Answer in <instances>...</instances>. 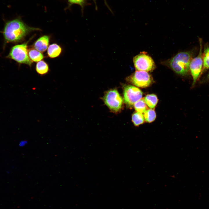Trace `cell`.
<instances>
[{"instance_id":"2","label":"cell","mask_w":209,"mask_h":209,"mask_svg":"<svg viewBox=\"0 0 209 209\" xmlns=\"http://www.w3.org/2000/svg\"><path fill=\"white\" fill-rule=\"evenodd\" d=\"M193 56V53L192 51L181 52L163 63L176 74L185 76L190 71V64Z\"/></svg>"},{"instance_id":"16","label":"cell","mask_w":209,"mask_h":209,"mask_svg":"<svg viewBox=\"0 0 209 209\" xmlns=\"http://www.w3.org/2000/svg\"><path fill=\"white\" fill-rule=\"evenodd\" d=\"M144 115L138 112L134 113L132 115V121L135 126H138L142 124L144 121Z\"/></svg>"},{"instance_id":"7","label":"cell","mask_w":209,"mask_h":209,"mask_svg":"<svg viewBox=\"0 0 209 209\" xmlns=\"http://www.w3.org/2000/svg\"><path fill=\"white\" fill-rule=\"evenodd\" d=\"M199 40L200 48L198 54L197 56L192 58L190 65V71L193 79L192 87L194 86L197 80L201 75L203 66L202 40L200 38Z\"/></svg>"},{"instance_id":"5","label":"cell","mask_w":209,"mask_h":209,"mask_svg":"<svg viewBox=\"0 0 209 209\" xmlns=\"http://www.w3.org/2000/svg\"><path fill=\"white\" fill-rule=\"evenodd\" d=\"M126 80L134 85L143 88L149 86L153 82L152 77L148 72L137 70L128 77Z\"/></svg>"},{"instance_id":"1","label":"cell","mask_w":209,"mask_h":209,"mask_svg":"<svg viewBox=\"0 0 209 209\" xmlns=\"http://www.w3.org/2000/svg\"><path fill=\"white\" fill-rule=\"evenodd\" d=\"M40 30L38 28L29 26L20 18H17L6 23L3 33L7 42H16L23 39L30 32Z\"/></svg>"},{"instance_id":"4","label":"cell","mask_w":209,"mask_h":209,"mask_svg":"<svg viewBox=\"0 0 209 209\" xmlns=\"http://www.w3.org/2000/svg\"><path fill=\"white\" fill-rule=\"evenodd\" d=\"M103 99L105 105L112 112L117 113L122 109L123 99L116 89H112L107 91Z\"/></svg>"},{"instance_id":"17","label":"cell","mask_w":209,"mask_h":209,"mask_svg":"<svg viewBox=\"0 0 209 209\" xmlns=\"http://www.w3.org/2000/svg\"><path fill=\"white\" fill-rule=\"evenodd\" d=\"M144 116L145 120L147 122L150 123L155 120L156 114L153 109H148L144 112Z\"/></svg>"},{"instance_id":"18","label":"cell","mask_w":209,"mask_h":209,"mask_svg":"<svg viewBox=\"0 0 209 209\" xmlns=\"http://www.w3.org/2000/svg\"><path fill=\"white\" fill-rule=\"evenodd\" d=\"M68 1L69 4L68 8L73 4L78 5L81 8L82 12H83L84 7L87 4L86 0H68Z\"/></svg>"},{"instance_id":"14","label":"cell","mask_w":209,"mask_h":209,"mask_svg":"<svg viewBox=\"0 0 209 209\" xmlns=\"http://www.w3.org/2000/svg\"><path fill=\"white\" fill-rule=\"evenodd\" d=\"M49 70L48 64L44 61L41 60L38 62L36 66V70L37 73L41 75L46 74Z\"/></svg>"},{"instance_id":"12","label":"cell","mask_w":209,"mask_h":209,"mask_svg":"<svg viewBox=\"0 0 209 209\" xmlns=\"http://www.w3.org/2000/svg\"><path fill=\"white\" fill-rule=\"evenodd\" d=\"M28 54L30 59L32 62H38L42 60L44 57L41 52L33 48L28 50Z\"/></svg>"},{"instance_id":"15","label":"cell","mask_w":209,"mask_h":209,"mask_svg":"<svg viewBox=\"0 0 209 209\" xmlns=\"http://www.w3.org/2000/svg\"><path fill=\"white\" fill-rule=\"evenodd\" d=\"M134 109L137 112L140 113L144 112L148 109L147 105L144 98H141L136 102L134 105Z\"/></svg>"},{"instance_id":"10","label":"cell","mask_w":209,"mask_h":209,"mask_svg":"<svg viewBox=\"0 0 209 209\" xmlns=\"http://www.w3.org/2000/svg\"><path fill=\"white\" fill-rule=\"evenodd\" d=\"M62 51L61 47L56 43L50 45L47 48L48 55L51 58H55L59 56Z\"/></svg>"},{"instance_id":"11","label":"cell","mask_w":209,"mask_h":209,"mask_svg":"<svg viewBox=\"0 0 209 209\" xmlns=\"http://www.w3.org/2000/svg\"><path fill=\"white\" fill-rule=\"evenodd\" d=\"M202 53L203 66L201 75L207 70L209 69V45L206 44Z\"/></svg>"},{"instance_id":"9","label":"cell","mask_w":209,"mask_h":209,"mask_svg":"<svg viewBox=\"0 0 209 209\" xmlns=\"http://www.w3.org/2000/svg\"><path fill=\"white\" fill-rule=\"evenodd\" d=\"M50 37L48 35H44L39 38L35 42L33 46L35 49L41 52L45 51L48 48Z\"/></svg>"},{"instance_id":"8","label":"cell","mask_w":209,"mask_h":209,"mask_svg":"<svg viewBox=\"0 0 209 209\" xmlns=\"http://www.w3.org/2000/svg\"><path fill=\"white\" fill-rule=\"evenodd\" d=\"M125 103L129 107H131L137 101L142 98L143 92L138 88L131 85L124 87L123 91Z\"/></svg>"},{"instance_id":"6","label":"cell","mask_w":209,"mask_h":209,"mask_svg":"<svg viewBox=\"0 0 209 209\" xmlns=\"http://www.w3.org/2000/svg\"><path fill=\"white\" fill-rule=\"evenodd\" d=\"M134 67L137 71L147 72L154 70L156 65L152 58L144 52L135 56L133 59Z\"/></svg>"},{"instance_id":"20","label":"cell","mask_w":209,"mask_h":209,"mask_svg":"<svg viewBox=\"0 0 209 209\" xmlns=\"http://www.w3.org/2000/svg\"><path fill=\"white\" fill-rule=\"evenodd\" d=\"M206 81L209 82V72L206 77Z\"/></svg>"},{"instance_id":"19","label":"cell","mask_w":209,"mask_h":209,"mask_svg":"<svg viewBox=\"0 0 209 209\" xmlns=\"http://www.w3.org/2000/svg\"><path fill=\"white\" fill-rule=\"evenodd\" d=\"M26 141H21L19 143V145L20 146H23L25 145V144L26 143Z\"/></svg>"},{"instance_id":"22","label":"cell","mask_w":209,"mask_h":209,"mask_svg":"<svg viewBox=\"0 0 209 209\" xmlns=\"http://www.w3.org/2000/svg\"><path fill=\"white\" fill-rule=\"evenodd\" d=\"M93 1H94V3H95V4H96V5H96V9H97V6H96V0H93Z\"/></svg>"},{"instance_id":"21","label":"cell","mask_w":209,"mask_h":209,"mask_svg":"<svg viewBox=\"0 0 209 209\" xmlns=\"http://www.w3.org/2000/svg\"><path fill=\"white\" fill-rule=\"evenodd\" d=\"M104 1H105V5H106V6H107V7L108 8V9L109 10H110L111 11H112L111 10V9H110V8L109 7V6L107 4V2H106V0H104Z\"/></svg>"},{"instance_id":"13","label":"cell","mask_w":209,"mask_h":209,"mask_svg":"<svg viewBox=\"0 0 209 209\" xmlns=\"http://www.w3.org/2000/svg\"><path fill=\"white\" fill-rule=\"evenodd\" d=\"M144 99L147 106L150 109H154L158 102L157 96L154 94L147 95Z\"/></svg>"},{"instance_id":"3","label":"cell","mask_w":209,"mask_h":209,"mask_svg":"<svg viewBox=\"0 0 209 209\" xmlns=\"http://www.w3.org/2000/svg\"><path fill=\"white\" fill-rule=\"evenodd\" d=\"M29 41L13 46L7 57L19 63L25 64L31 66L33 62L30 59L28 54L27 45Z\"/></svg>"}]
</instances>
